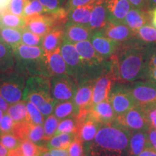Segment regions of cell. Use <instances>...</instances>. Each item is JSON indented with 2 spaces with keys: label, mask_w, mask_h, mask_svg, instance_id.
<instances>
[{
  "label": "cell",
  "mask_w": 156,
  "mask_h": 156,
  "mask_svg": "<svg viewBox=\"0 0 156 156\" xmlns=\"http://www.w3.org/2000/svg\"><path fill=\"white\" fill-rule=\"evenodd\" d=\"M154 50L139 42H125L110 58L115 80L131 83L149 78L150 62Z\"/></svg>",
  "instance_id": "obj_1"
},
{
  "label": "cell",
  "mask_w": 156,
  "mask_h": 156,
  "mask_svg": "<svg viewBox=\"0 0 156 156\" xmlns=\"http://www.w3.org/2000/svg\"><path fill=\"white\" fill-rule=\"evenodd\" d=\"M131 134L116 121L102 125L94 140L83 144L84 156H129Z\"/></svg>",
  "instance_id": "obj_2"
},
{
  "label": "cell",
  "mask_w": 156,
  "mask_h": 156,
  "mask_svg": "<svg viewBox=\"0 0 156 156\" xmlns=\"http://www.w3.org/2000/svg\"><path fill=\"white\" fill-rule=\"evenodd\" d=\"M17 73L27 79L40 76L51 79L48 68L47 55L41 46H30L21 44L12 48Z\"/></svg>",
  "instance_id": "obj_3"
},
{
  "label": "cell",
  "mask_w": 156,
  "mask_h": 156,
  "mask_svg": "<svg viewBox=\"0 0 156 156\" xmlns=\"http://www.w3.org/2000/svg\"><path fill=\"white\" fill-rule=\"evenodd\" d=\"M22 101L36 105L45 118L52 114L56 101L52 95L51 79L40 76L27 79Z\"/></svg>",
  "instance_id": "obj_4"
},
{
  "label": "cell",
  "mask_w": 156,
  "mask_h": 156,
  "mask_svg": "<svg viewBox=\"0 0 156 156\" xmlns=\"http://www.w3.org/2000/svg\"><path fill=\"white\" fill-rule=\"evenodd\" d=\"M27 78L16 70L0 73V95L9 105L22 101Z\"/></svg>",
  "instance_id": "obj_5"
},
{
  "label": "cell",
  "mask_w": 156,
  "mask_h": 156,
  "mask_svg": "<svg viewBox=\"0 0 156 156\" xmlns=\"http://www.w3.org/2000/svg\"><path fill=\"white\" fill-rule=\"evenodd\" d=\"M61 54L68 67V74L75 80L77 85L83 82L91 80L87 78L85 67L75 44L64 39L60 47Z\"/></svg>",
  "instance_id": "obj_6"
},
{
  "label": "cell",
  "mask_w": 156,
  "mask_h": 156,
  "mask_svg": "<svg viewBox=\"0 0 156 156\" xmlns=\"http://www.w3.org/2000/svg\"><path fill=\"white\" fill-rule=\"evenodd\" d=\"M108 99L116 116H122L136 106L135 101L126 83H114Z\"/></svg>",
  "instance_id": "obj_7"
},
{
  "label": "cell",
  "mask_w": 156,
  "mask_h": 156,
  "mask_svg": "<svg viewBox=\"0 0 156 156\" xmlns=\"http://www.w3.org/2000/svg\"><path fill=\"white\" fill-rule=\"evenodd\" d=\"M136 106L145 108L156 105V83L151 80L127 84Z\"/></svg>",
  "instance_id": "obj_8"
},
{
  "label": "cell",
  "mask_w": 156,
  "mask_h": 156,
  "mask_svg": "<svg viewBox=\"0 0 156 156\" xmlns=\"http://www.w3.org/2000/svg\"><path fill=\"white\" fill-rule=\"evenodd\" d=\"M116 122L130 132H147L151 124L145 110L136 106L122 116H116Z\"/></svg>",
  "instance_id": "obj_9"
},
{
  "label": "cell",
  "mask_w": 156,
  "mask_h": 156,
  "mask_svg": "<svg viewBox=\"0 0 156 156\" xmlns=\"http://www.w3.org/2000/svg\"><path fill=\"white\" fill-rule=\"evenodd\" d=\"M51 83L52 95L56 102L75 99L77 85L71 76L69 75L55 76L51 79Z\"/></svg>",
  "instance_id": "obj_10"
},
{
  "label": "cell",
  "mask_w": 156,
  "mask_h": 156,
  "mask_svg": "<svg viewBox=\"0 0 156 156\" xmlns=\"http://www.w3.org/2000/svg\"><path fill=\"white\" fill-rule=\"evenodd\" d=\"M115 81L110 63L109 67L95 80L93 87V105L108 100L109 93Z\"/></svg>",
  "instance_id": "obj_11"
},
{
  "label": "cell",
  "mask_w": 156,
  "mask_h": 156,
  "mask_svg": "<svg viewBox=\"0 0 156 156\" xmlns=\"http://www.w3.org/2000/svg\"><path fill=\"white\" fill-rule=\"evenodd\" d=\"M25 20V28L42 37L47 34L56 25H58L51 13L35 15V16L26 17Z\"/></svg>",
  "instance_id": "obj_12"
},
{
  "label": "cell",
  "mask_w": 156,
  "mask_h": 156,
  "mask_svg": "<svg viewBox=\"0 0 156 156\" xmlns=\"http://www.w3.org/2000/svg\"><path fill=\"white\" fill-rule=\"evenodd\" d=\"M77 119L78 122L77 132L78 139L81 140L83 144L94 140L102 124L95 120L90 112L83 116L77 117Z\"/></svg>",
  "instance_id": "obj_13"
},
{
  "label": "cell",
  "mask_w": 156,
  "mask_h": 156,
  "mask_svg": "<svg viewBox=\"0 0 156 156\" xmlns=\"http://www.w3.org/2000/svg\"><path fill=\"white\" fill-rule=\"evenodd\" d=\"M90 41L97 53L105 60L112 58L118 51L122 45L121 43L107 38L101 31L93 33Z\"/></svg>",
  "instance_id": "obj_14"
},
{
  "label": "cell",
  "mask_w": 156,
  "mask_h": 156,
  "mask_svg": "<svg viewBox=\"0 0 156 156\" xmlns=\"http://www.w3.org/2000/svg\"><path fill=\"white\" fill-rule=\"evenodd\" d=\"M95 81L87 80L77 85V93L74 99L80 110V114L77 117L87 114L93 106V93Z\"/></svg>",
  "instance_id": "obj_15"
},
{
  "label": "cell",
  "mask_w": 156,
  "mask_h": 156,
  "mask_svg": "<svg viewBox=\"0 0 156 156\" xmlns=\"http://www.w3.org/2000/svg\"><path fill=\"white\" fill-rule=\"evenodd\" d=\"M101 31L107 38L121 44L127 42L136 36L135 33L126 24L111 21Z\"/></svg>",
  "instance_id": "obj_16"
},
{
  "label": "cell",
  "mask_w": 156,
  "mask_h": 156,
  "mask_svg": "<svg viewBox=\"0 0 156 156\" xmlns=\"http://www.w3.org/2000/svg\"><path fill=\"white\" fill-rule=\"evenodd\" d=\"M111 22L124 23V19L130 9L133 8L128 0H105Z\"/></svg>",
  "instance_id": "obj_17"
},
{
  "label": "cell",
  "mask_w": 156,
  "mask_h": 156,
  "mask_svg": "<svg viewBox=\"0 0 156 156\" xmlns=\"http://www.w3.org/2000/svg\"><path fill=\"white\" fill-rule=\"evenodd\" d=\"M64 28L65 25H56L43 37L41 47L46 55L61 47L64 40Z\"/></svg>",
  "instance_id": "obj_18"
},
{
  "label": "cell",
  "mask_w": 156,
  "mask_h": 156,
  "mask_svg": "<svg viewBox=\"0 0 156 156\" xmlns=\"http://www.w3.org/2000/svg\"><path fill=\"white\" fill-rule=\"evenodd\" d=\"M93 31L89 26L80 24L66 23L64 28V39L72 44L90 40Z\"/></svg>",
  "instance_id": "obj_19"
},
{
  "label": "cell",
  "mask_w": 156,
  "mask_h": 156,
  "mask_svg": "<svg viewBox=\"0 0 156 156\" xmlns=\"http://www.w3.org/2000/svg\"><path fill=\"white\" fill-rule=\"evenodd\" d=\"M89 112L102 125L111 124L115 122L116 119V115L108 99L97 104H93Z\"/></svg>",
  "instance_id": "obj_20"
},
{
  "label": "cell",
  "mask_w": 156,
  "mask_h": 156,
  "mask_svg": "<svg viewBox=\"0 0 156 156\" xmlns=\"http://www.w3.org/2000/svg\"><path fill=\"white\" fill-rule=\"evenodd\" d=\"M108 22V15L105 0H97L91 13L90 28L93 32L101 31Z\"/></svg>",
  "instance_id": "obj_21"
},
{
  "label": "cell",
  "mask_w": 156,
  "mask_h": 156,
  "mask_svg": "<svg viewBox=\"0 0 156 156\" xmlns=\"http://www.w3.org/2000/svg\"><path fill=\"white\" fill-rule=\"evenodd\" d=\"M150 20L151 17L147 12L133 7L126 15L124 23L136 34V31L139 30L140 28L148 25Z\"/></svg>",
  "instance_id": "obj_22"
},
{
  "label": "cell",
  "mask_w": 156,
  "mask_h": 156,
  "mask_svg": "<svg viewBox=\"0 0 156 156\" xmlns=\"http://www.w3.org/2000/svg\"><path fill=\"white\" fill-rule=\"evenodd\" d=\"M47 63L51 79L55 76L69 75L67 65L62 55L60 48L54 51L53 53L48 54Z\"/></svg>",
  "instance_id": "obj_23"
},
{
  "label": "cell",
  "mask_w": 156,
  "mask_h": 156,
  "mask_svg": "<svg viewBox=\"0 0 156 156\" xmlns=\"http://www.w3.org/2000/svg\"><path fill=\"white\" fill-rule=\"evenodd\" d=\"M95 3L92 5L83 6L70 10L68 13L67 23L71 24H80L89 26L91 13Z\"/></svg>",
  "instance_id": "obj_24"
},
{
  "label": "cell",
  "mask_w": 156,
  "mask_h": 156,
  "mask_svg": "<svg viewBox=\"0 0 156 156\" xmlns=\"http://www.w3.org/2000/svg\"><path fill=\"white\" fill-rule=\"evenodd\" d=\"M59 121L72 117H77L80 114V110L75 101H58L56 102L52 113Z\"/></svg>",
  "instance_id": "obj_25"
},
{
  "label": "cell",
  "mask_w": 156,
  "mask_h": 156,
  "mask_svg": "<svg viewBox=\"0 0 156 156\" xmlns=\"http://www.w3.org/2000/svg\"><path fill=\"white\" fill-rule=\"evenodd\" d=\"M148 147H151V145L147 132H132L129 141V156H138Z\"/></svg>",
  "instance_id": "obj_26"
},
{
  "label": "cell",
  "mask_w": 156,
  "mask_h": 156,
  "mask_svg": "<svg viewBox=\"0 0 156 156\" xmlns=\"http://www.w3.org/2000/svg\"><path fill=\"white\" fill-rule=\"evenodd\" d=\"M15 62L12 48L0 41V73L14 71Z\"/></svg>",
  "instance_id": "obj_27"
},
{
  "label": "cell",
  "mask_w": 156,
  "mask_h": 156,
  "mask_svg": "<svg viewBox=\"0 0 156 156\" xmlns=\"http://www.w3.org/2000/svg\"><path fill=\"white\" fill-rule=\"evenodd\" d=\"M23 28H11L0 27V41L12 48L22 44Z\"/></svg>",
  "instance_id": "obj_28"
},
{
  "label": "cell",
  "mask_w": 156,
  "mask_h": 156,
  "mask_svg": "<svg viewBox=\"0 0 156 156\" xmlns=\"http://www.w3.org/2000/svg\"><path fill=\"white\" fill-rule=\"evenodd\" d=\"M77 138V133L62 134L54 136L47 142L46 147L48 150H68L71 144Z\"/></svg>",
  "instance_id": "obj_29"
},
{
  "label": "cell",
  "mask_w": 156,
  "mask_h": 156,
  "mask_svg": "<svg viewBox=\"0 0 156 156\" xmlns=\"http://www.w3.org/2000/svg\"><path fill=\"white\" fill-rule=\"evenodd\" d=\"M7 113L10 116L15 124L28 123V114L27 110L26 101H21L14 104L9 105Z\"/></svg>",
  "instance_id": "obj_30"
},
{
  "label": "cell",
  "mask_w": 156,
  "mask_h": 156,
  "mask_svg": "<svg viewBox=\"0 0 156 156\" xmlns=\"http://www.w3.org/2000/svg\"><path fill=\"white\" fill-rule=\"evenodd\" d=\"M25 26V20L23 17L12 14L9 10L0 13V27L23 28Z\"/></svg>",
  "instance_id": "obj_31"
},
{
  "label": "cell",
  "mask_w": 156,
  "mask_h": 156,
  "mask_svg": "<svg viewBox=\"0 0 156 156\" xmlns=\"http://www.w3.org/2000/svg\"><path fill=\"white\" fill-rule=\"evenodd\" d=\"M28 140L40 147H46L48 140L46 137L44 126L29 124Z\"/></svg>",
  "instance_id": "obj_32"
},
{
  "label": "cell",
  "mask_w": 156,
  "mask_h": 156,
  "mask_svg": "<svg viewBox=\"0 0 156 156\" xmlns=\"http://www.w3.org/2000/svg\"><path fill=\"white\" fill-rule=\"evenodd\" d=\"M78 129V122L77 117H72L60 121L54 136L62 134L77 133Z\"/></svg>",
  "instance_id": "obj_33"
},
{
  "label": "cell",
  "mask_w": 156,
  "mask_h": 156,
  "mask_svg": "<svg viewBox=\"0 0 156 156\" xmlns=\"http://www.w3.org/2000/svg\"><path fill=\"white\" fill-rule=\"evenodd\" d=\"M27 110L28 114V123L34 125H44L45 117L36 105L33 103L26 101Z\"/></svg>",
  "instance_id": "obj_34"
},
{
  "label": "cell",
  "mask_w": 156,
  "mask_h": 156,
  "mask_svg": "<svg viewBox=\"0 0 156 156\" xmlns=\"http://www.w3.org/2000/svg\"><path fill=\"white\" fill-rule=\"evenodd\" d=\"M46 13H49L48 9L38 0H30L24 9L23 17L26 18L35 15L46 14Z\"/></svg>",
  "instance_id": "obj_35"
},
{
  "label": "cell",
  "mask_w": 156,
  "mask_h": 156,
  "mask_svg": "<svg viewBox=\"0 0 156 156\" xmlns=\"http://www.w3.org/2000/svg\"><path fill=\"white\" fill-rule=\"evenodd\" d=\"M44 148L37 145L29 140H25L21 143L20 149L23 156H40Z\"/></svg>",
  "instance_id": "obj_36"
},
{
  "label": "cell",
  "mask_w": 156,
  "mask_h": 156,
  "mask_svg": "<svg viewBox=\"0 0 156 156\" xmlns=\"http://www.w3.org/2000/svg\"><path fill=\"white\" fill-rule=\"evenodd\" d=\"M59 122L60 121L53 114L49 115L45 119L44 124L43 126H44L46 137L47 138L48 140H49L51 138L54 136Z\"/></svg>",
  "instance_id": "obj_37"
},
{
  "label": "cell",
  "mask_w": 156,
  "mask_h": 156,
  "mask_svg": "<svg viewBox=\"0 0 156 156\" xmlns=\"http://www.w3.org/2000/svg\"><path fill=\"white\" fill-rule=\"evenodd\" d=\"M136 36L144 42L156 41V29L150 25H146L136 32Z\"/></svg>",
  "instance_id": "obj_38"
},
{
  "label": "cell",
  "mask_w": 156,
  "mask_h": 156,
  "mask_svg": "<svg viewBox=\"0 0 156 156\" xmlns=\"http://www.w3.org/2000/svg\"><path fill=\"white\" fill-rule=\"evenodd\" d=\"M43 37L38 36L23 28L22 34V44L30 46H41Z\"/></svg>",
  "instance_id": "obj_39"
},
{
  "label": "cell",
  "mask_w": 156,
  "mask_h": 156,
  "mask_svg": "<svg viewBox=\"0 0 156 156\" xmlns=\"http://www.w3.org/2000/svg\"><path fill=\"white\" fill-rule=\"evenodd\" d=\"M0 142L9 151L19 148L22 143V142L11 134H0Z\"/></svg>",
  "instance_id": "obj_40"
},
{
  "label": "cell",
  "mask_w": 156,
  "mask_h": 156,
  "mask_svg": "<svg viewBox=\"0 0 156 156\" xmlns=\"http://www.w3.org/2000/svg\"><path fill=\"white\" fill-rule=\"evenodd\" d=\"M30 0H11L8 10L17 16L23 17L24 9Z\"/></svg>",
  "instance_id": "obj_41"
},
{
  "label": "cell",
  "mask_w": 156,
  "mask_h": 156,
  "mask_svg": "<svg viewBox=\"0 0 156 156\" xmlns=\"http://www.w3.org/2000/svg\"><path fill=\"white\" fill-rule=\"evenodd\" d=\"M15 122L7 112L4 114L2 122L0 123V134H11L14 127Z\"/></svg>",
  "instance_id": "obj_42"
},
{
  "label": "cell",
  "mask_w": 156,
  "mask_h": 156,
  "mask_svg": "<svg viewBox=\"0 0 156 156\" xmlns=\"http://www.w3.org/2000/svg\"><path fill=\"white\" fill-rule=\"evenodd\" d=\"M48 9L49 13H55L64 8L63 6L66 0H38Z\"/></svg>",
  "instance_id": "obj_43"
},
{
  "label": "cell",
  "mask_w": 156,
  "mask_h": 156,
  "mask_svg": "<svg viewBox=\"0 0 156 156\" xmlns=\"http://www.w3.org/2000/svg\"><path fill=\"white\" fill-rule=\"evenodd\" d=\"M96 1L97 0H67L64 7L67 9V11L69 12L77 7L92 5V4L95 3Z\"/></svg>",
  "instance_id": "obj_44"
},
{
  "label": "cell",
  "mask_w": 156,
  "mask_h": 156,
  "mask_svg": "<svg viewBox=\"0 0 156 156\" xmlns=\"http://www.w3.org/2000/svg\"><path fill=\"white\" fill-rule=\"evenodd\" d=\"M69 156H84L83 143L77 138L68 148Z\"/></svg>",
  "instance_id": "obj_45"
},
{
  "label": "cell",
  "mask_w": 156,
  "mask_h": 156,
  "mask_svg": "<svg viewBox=\"0 0 156 156\" xmlns=\"http://www.w3.org/2000/svg\"><path fill=\"white\" fill-rule=\"evenodd\" d=\"M146 112L147 117L149 121L151 126L156 129V105L148 106L144 108Z\"/></svg>",
  "instance_id": "obj_46"
},
{
  "label": "cell",
  "mask_w": 156,
  "mask_h": 156,
  "mask_svg": "<svg viewBox=\"0 0 156 156\" xmlns=\"http://www.w3.org/2000/svg\"><path fill=\"white\" fill-rule=\"evenodd\" d=\"M134 8L145 10L148 5L147 0H128Z\"/></svg>",
  "instance_id": "obj_47"
},
{
  "label": "cell",
  "mask_w": 156,
  "mask_h": 156,
  "mask_svg": "<svg viewBox=\"0 0 156 156\" xmlns=\"http://www.w3.org/2000/svg\"><path fill=\"white\" fill-rule=\"evenodd\" d=\"M148 138L151 147H153L156 151V129L153 126H150L149 129L147 131Z\"/></svg>",
  "instance_id": "obj_48"
},
{
  "label": "cell",
  "mask_w": 156,
  "mask_h": 156,
  "mask_svg": "<svg viewBox=\"0 0 156 156\" xmlns=\"http://www.w3.org/2000/svg\"><path fill=\"white\" fill-rule=\"evenodd\" d=\"M138 156H156V151L152 147H146Z\"/></svg>",
  "instance_id": "obj_49"
},
{
  "label": "cell",
  "mask_w": 156,
  "mask_h": 156,
  "mask_svg": "<svg viewBox=\"0 0 156 156\" xmlns=\"http://www.w3.org/2000/svg\"><path fill=\"white\" fill-rule=\"evenodd\" d=\"M11 0H0V13L8 10V7Z\"/></svg>",
  "instance_id": "obj_50"
},
{
  "label": "cell",
  "mask_w": 156,
  "mask_h": 156,
  "mask_svg": "<svg viewBox=\"0 0 156 156\" xmlns=\"http://www.w3.org/2000/svg\"><path fill=\"white\" fill-rule=\"evenodd\" d=\"M9 104L6 101L4 98L0 95V110H2L4 112H7V109L9 108Z\"/></svg>",
  "instance_id": "obj_51"
},
{
  "label": "cell",
  "mask_w": 156,
  "mask_h": 156,
  "mask_svg": "<svg viewBox=\"0 0 156 156\" xmlns=\"http://www.w3.org/2000/svg\"><path fill=\"white\" fill-rule=\"evenodd\" d=\"M154 67H156V48L154 50L153 55L151 56V62H150V69H153Z\"/></svg>",
  "instance_id": "obj_52"
},
{
  "label": "cell",
  "mask_w": 156,
  "mask_h": 156,
  "mask_svg": "<svg viewBox=\"0 0 156 156\" xmlns=\"http://www.w3.org/2000/svg\"><path fill=\"white\" fill-rule=\"evenodd\" d=\"M9 151L0 142V156H8Z\"/></svg>",
  "instance_id": "obj_53"
},
{
  "label": "cell",
  "mask_w": 156,
  "mask_h": 156,
  "mask_svg": "<svg viewBox=\"0 0 156 156\" xmlns=\"http://www.w3.org/2000/svg\"><path fill=\"white\" fill-rule=\"evenodd\" d=\"M149 78L154 82L156 83V67H154L150 70Z\"/></svg>",
  "instance_id": "obj_54"
},
{
  "label": "cell",
  "mask_w": 156,
  "mask_h": 156,
  "mask_svg": "<svg viewBox=\"0 0 156 156\" xmlns=\"http://www.w3.org/2000/svg\"><path fill=\"white\" fill-rule=\"evenodd\" d=\"M8 156H23L22 153H21L20 149L17 148L16 150H14V151H9V155Z\"/></svg>",
  "instance_id": "obj_55"
},
{
  "label": "cell",
  "mask_w": 156,
  "mask_h": 156,
  "mask_svg": "<svg viewBox=\"0 0 156 156\" xmlns=\"http://www.w3.org/2000/svg\"><path fill=\"white\" fill-rule=\"evenodd\" d=\"M152 24L153 25V26L155 27L156 29V7L153 9V12H152Z\"/></svg>",
  "instance_id": "obj_56"
},
{
  "label": "cell",
  "mask_w": 156,
  "mask_h": 156,
  "mask_svg": "<svg viewBox=\"0 0 156 156\" xmlns=\"http://www.w3.org/2000/svg\"><path fill=\"white\" fill-rule=\"evenodd\" d=\"M40 156H52V155H51V154L50 153V151H48L47 148L45 147L42 151Z\"/></svg>",
  "instance_id": "obj_57"
},
{
  "label": "cell",
  "mask_w": 156,
  "mask_h": 156,
  "mask_svg": "<svg viewBox=\"0 0 156 156\" xmlns=\"http://www.w3.org/2000/svg\"><path fill=\"white\" fill-rule=\"evenodd\" d=\"M148 5L151 6H156V0H147Z\"/></svg>",
  "instance_id": "obj_58"
},
{
  "label": "cell",
  "mask_w": 156,
  "mask_h": 156,
  "mask_svg": "<svg viewBox=\"0 0 156 156\" xmlns=\"http://www.w3.org/2000/svg\"><path fill=\"white\" fill-rule=\"evenodd\" d=\"M4 114H5V112H2V110H0V123L2 122V119Z\"/></svg>",
  "instance_id": "obj_59"
}]
</instances>
